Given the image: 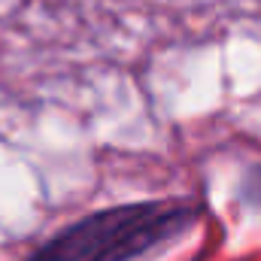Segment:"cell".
Here are the masks:
<instances>
[{
  "label": "cell",
  "instance_id": "obj_1",
  "mask_svg": "<svg viewBox=\"0 0 261 261\" xmlns=\"http://www.w3.org/2000/svg\"><path fill=\"white\" fill-rule=\"evenodd\" d=\"M200 219L192 200H140L97 210L49 237L28 261H137Z\"/></svg>",
  "mask_w": 261,
  "mask_h": 261
},
{
  "label": "cell",
  "instance_id": "obj_2",
  "mask_svg": "<svg viewBox=\"0 0 261 261\" xmlns=\"http://www.w3.org/2000/svg\"><path fill=\"white\" fill-rule=\"evenodd\" d=\"M240 200L246 206L261 210V161L252 164V167H246V173L240 179Z\"/></svg>",
  "mask_w": 261,
  "mask_h": 261
}]
</instances>
